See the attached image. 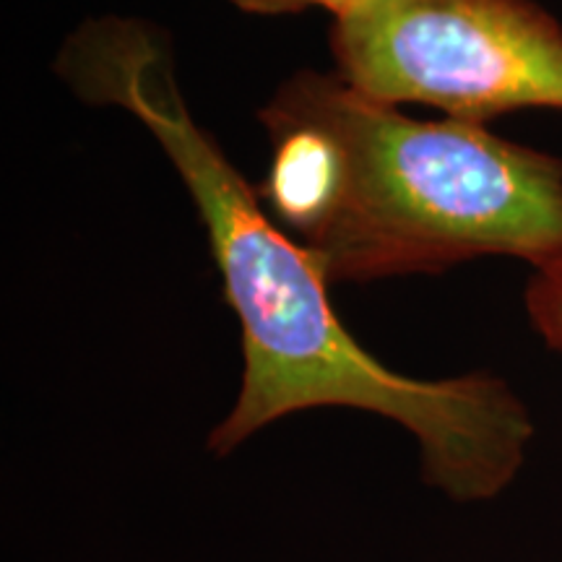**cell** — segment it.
<instances>
[{
    "label": "cell",
    "instance_id": "cell-1",
    "mask_svg": "<svg viewBox=\"0 0 562 562\" xmlns=\"http://www.w3.org/2000/svg\"><path fill=\"white\" fill-rule=\"evenodd\" d=\"M55 70L76 97L128 110L193 195L243 328V383L209 451L227 456L294 412L347 406L406 427L422 476L453 501L495 497L524 463L533 427L508 385L487 372L419 381L385 368L347 331L321 266L266 214L256 186L193 121L170 40L136 19H91L70 34Z\"/></svg>",
    "mask_w": 562,
    "mask_h": 562
},
{
    "label": "cell",
    "instance_id": "cell-2",
    "mask_svg": "<svg viewBox=\"0 0 562 562\" xmlns=\"http://www.w3.org/2000/svg\"><path fill=\"white\" fill-rule=\"evenodd\" d=\"M258 199L328 284L440 271L476 256L562 263V159L482 123L414 121L339 74L302 70L258 112Z\"/></svg>",
    "mask_w": 562,
    "mask_h": 562
},
{
    "label": "cell",
    "instance_id": "cell-3",
    "mask_svg": "<svg viewBox=\"0 0 562 562\" xmlns=\"http://www.w3.org/2000/svg\"><path fill=\"white\" fill-rule=\"evenodd\" d=\"M331 50L349 87L482 123L562 110V26L531 0H362L336 16Z\"/></svg>",
    "mask_w": 562,
    "mask_h": 562
},
{
    "label": "cell",
    "instance_id": "cell-5",
    "mask_svg": "<svg viewBox=\"0 0 562 562\" xmlns=\"http://www.w3.org/2000/svg\"><path fill=\"white\" fill-rule=\"evenodd\" d=\"M232 3L248 13H297L318 5V9H328L339 16V13L362 3V0H232Z\"/></svg>",
    "mask_w": 562,
    "mask_h": 562
},
{
    "label": "cell",
    "instance_id": "cell-4",
    "mask_svg": "<svg viewBox=\"0 0 562 562\" xmlns=\"http://www.w3.org/2000/svg\"><path fill=\"white\" fill-rule=\"evenodd\" d=\"M526 307L547 344L562 351V263L537 269L526 290Z\"/></svg>",
    "mask_w": 562,
    "mask_h": 562
}]
</instances>
